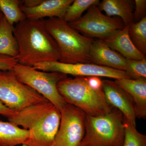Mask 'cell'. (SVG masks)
<instances>
[{"label": "cell", "instance_id": "cell-1", "mask_svg": "<svg viewBox=\"0 0 146 146\" xmlns=\"http://www.w3.org/2000/svg\"><path fill=\"white\" fill-rule=\"evenodd\" d=\"M13 35L18 45L19 64L33 67L39 63L59 60L58 46L43 19H26L16 24Z\"/></svg>", "mask_w": 146, "mask_h": 146}, {"label": "cell", "instance_id": "cell-2", "mask_svg": "<svg viewBox=\"0 0 146 146\" xmlns=\"http://www.w3.org/2000/svg\"><path fill=\"white\" fill-rule=\"evenodd\" d=\"M60 111L50 102L31 106L8 120L29 131L28 146H51L59 129Z\"/></svg>", "mask_w": 146, "mask_h": 146}, {"label": "cell", "instance_id": "cell-3", "mask_svg": "<svg viewBox=\"0 0 146 146\" xmlns=\"http://www.w3.org/2000/svg\"><path fill=\"white\" fill-rule=\"evenodd\" d=\"M44 21L59 49L58 61L68 64L91 63L90 51L94 39L80 34L63 19L49 18Z\"/></svg>", "mask_w": 146, "mask_h": 146}, {"label": "cell", "instance_id": "cell-4", "mask_svg": "<svg viewBox=\"0 0 146 146\" xmlns=\"http://www.w3.org/2000/svg\"><path fill=\"white\" fill-rule=\"evenodd\" d=\"M57 88L67 103L78 108L86 115H104L114 108L108 103L103 89H94L89 85L87 77H67L58 83Z\"/></svg>", "mask_w": 146, "mask_h": 146}, {"label": "cell", "instance_id": "cell-5", "mask_svg": "<svg viewBox=\"0 0 146 146\" xmlns=\"http://www.w3.org/2000/svg\"><path fill=\"white\" fill-rule=\"evenodd\" d=\"M123 118L122 113L115 108L104 115H86L85 135L78 146H123Z\"/></svg>", "mask_w": 146, "mask_h": 146}, {"label": "cell", "instance_id": "cell-6", "mask_svg": "<svg viewBox=\"0 0 146 146\" xmlns=\"http://www.w3.org/2000/svg\"><path fill=\"white\" fill-rule=\"evenodd\" d=\"M18 79L30 86L54 105L60 111L67 103L60 96L57 84L68 77V75L58 72H41L33 67L17 63L12 70Z\"/></svg>", "mask_w": 146, "mask_h": 146}, {"label": "cell", "instance_id": "cell-7", "mask_svg": "<svg viewBox=\"0 0 146 146\" xmlns=\"http://www.w3.org/2000/svg\"><path fill=\"white\" fill-rule=\"evenodd\" d=\"M0 102L17 113L31 106L49 101L20 81L11 70H0Z\"/></svg>", "mask_w": 146, "mask_h": 146}, {"label": "cell", "instance_id": "cell-8", "mask_svg": "<svg viewBox=\"0 0 146 146\" xmlns=\"http://www.w3.org/2000/svg\"><path fill=\"white\" fill-rule=\"evenodd\" d=\"M98 5L91 6L84 16L69 24L84 36L104 41L122 29L125 26L121 18H111L103 14Z\"/></svg>", "mask_w": 146, "mask_h": 146}, {"label": "cell", "instance_id": "cell-9", "mask_svg": "<svg viewBox=\"0 0 146 146\" xmlns=\"http://www.w3.org/2000/svg\"><path fill=\"white\" fill-rule=\"evenodd\" d=\"M60 113V126L52 146H78L85 135L86 114L68 103Z\"/></svg>", "mask_w": 146, "mask_h": 146}, {"label": "cell", "instance_id": "cell-10", "mask_svg": "<svg viewBox=\"0 0 146 146\" xmlns=\"http://www.w3.org/2000/svg\"><path fill=\"white\" fill-rule=\"evenodd\" d=\"M33 67L42 72H58L75 77H104L115 80L129 78L124 71L93 63L68 64L55 61L38 63Z\"/></svg>", "mask_w": 146, "mask_h": 146}, {"label": "cell", "instance_id": "cell-11", "mask_svg": "<svg viewBox=\"0 0 146 146\" xmlns=\"http://www.w3.org/2000/svg\"><path fill=\"white\" fill-rule=\"evenodd\" d=\"M103 90L110 105L119 110L124 117L136 126L134 105L129 94L114 81L110 80H103Z\"/></svg>", "mask_w": 146, "mask_h": 146}, {"label": "cell", "instance_id": "cell-12", "mask_svg": "<svg viewBox=\"0 0 146 146\" xmlns=\"http://www.w3.org/2000/svg\"><path fill=\"white\" fill-rule=\"evenodd\" d=\"M90 54L91 63L125 72L126 58L110 48L104 40H94Z\"/></svg>", "mask_w": 146, "mask_h": 146}, {"label": "cell", "instance_id": "cell-13", "mask_svg": "<svg viewBox=\"0 0 146 146\" xmlns=\"http://www.w3.org/2000/svg\"><path fill=\"white\" fill-rule=\"evenodd\" d=\"M114 82L129 94L134 105L136 118L146 117V78L115 80Z\"/></svg>", "mask_w": 146, "mask_h": 146}, {"label": "cell", "instance_id": "cell-14", "mask_svg": "<svg viewBox=\"0 0 146 146\" xmlns=\"http://www.w3.org/2000/svg\"><path fill=\"white\" fill-rule=\"evenodd\" d=\"M73 1V0H44L35 7L28 8L21 5V8L29 20H41L45 17L63 19L68 7Z\"/></svg>", "mask_w": 146, "mask_h": 146}, {"label": "cell", "instance_id": "cell-15", "mask_svg": "<svg viewBox=\"0 0 146 146\" xmlns=\"http://www.w3.org/2000/svg\"><path fill=\"white\" fill-rule=\"evenodd\" d=\"M129 26L116 32L104 42L110 48L127 59L140 60L146 58L145 55L138 50L131 41L129 34Z\"/></svg>", "mask_w": 146, "mask_h": 146}, {"label": "cell", "instance_id": "cell-16", "mask_svg": "<svg viewBox=\"0 0 146 146\" xmlns=\"http://www.w3.org/2000/svg\"><path fill=\"white\" fill-rule=\"evenodd\" d=\"M98 6L100 11H103L108 16H119L125 27L133 23L134 1L131 0H103Z\"/></svg>", "mask_w": 146, "mask_h": 146}, {"label": "cell", "instance_id": "cell-17", "mask_svg": "<svg viewBox=\"0 0 146 146\" xmlns=\"http://www.w3.org/2000/svg\"><path fill=\"white\" fill-rule=\"evenodd\" d=\"M30 132L10 122L0 121V146H15L25 144Z\"/></svg>", "mask_w": 146, "mask_h": 146}, {"label": "cell", "instance_id": "cell-18", "mask_svg": "<svg viewBox=\"0 0 146 146\" xmlns=\"http://www.w3.org/2000/svg\"><path fill=\"white\" fill-rule=\"evenodd\" d=\"M14 26L3 16L0 19V54L17 58L18 47L13 35Z\"/></svg>", "mask_w": 146, "mask_h": 146}, {"label": "cell", "instance_id": "cell-19", "mask_svg": "<svg viewBox=\"0 0 146 146\" xmlns=\"http://www.w3.org/2000/svg\"><path fill=\"white\" fill-rule=\"evenodd\" d=\"M22 3L23 1L19 0H0V10L11 26L27 19L21 8Z\"/></svg>", "mask_w": 146, "mask_h": 146}, {"label": "cell", "instance_id": "cell-20", "mask_svg": "<svg viewBox=\"0 0 146 146\" xmlns=\"http://www.w3.org/2000/svg\"><path fill=\"white\" fill-rule=\"evenodd\" d=\"M129 34L131 41L138 50L146 54V17L137 23L131 24Z\"/></svg>", "mask_w": 146, "mask_h": 146}, {"label": "cell", "instance_id": "cell-21", "mask_svg": "<svg viewBox=\"0 0 146 146\" xmlns=\"http://www.w3.org/2000/svg\"><path fill=\"white\" fill-rule=\"evenodd\" d=\"M99 0H75L68 7L64 19L68 23H71L81 18L82 13L94 5H98Z\"/></svg>", "mask_w": 146, "mask_h": 146}, {"label": "cell", "instance_id": "cell-22", "mask_svg": "<svg viewBox=\"0 0 146 146\" xmlns=\"http://www.w3.org/2000/svg\"><path fill=\"white\" fill-rule=\"evenodd\" d=\"M125 136L123 146H146V136L136 129V126L123 118Z\"/></svg>", "mask_w": 146, "mask_h": 146}, {"label": "cell", "instance_id": "cell-23", "mask_svg": "<svg viewBox=\"0 0 146 146\" xmlns=\"http://www.w3.org/2000/svg\"><path fill=\"white\" fill-rule=\"evenodd\" d=\"M125 72L131 79L146 78V58L140 60L126 58Z\"/></svg>", "mask_w": 146, "mask_h": 146}, {"label": "cell", "instance_id": "cell-24", "mask_svg": "<svg viewBox=\"0 0 146 146\" xmlns=\"http://www.w3.org/2000/svg\"><path fill=\"white\" fill-rule=\"evenodd\" d=\"M133 12V23H137L146 17V0H135Z\"/></svg>", "mask_w": 146, "mask_h": 146}, {"label": "cell", "instance_id": "cell-25", "mask_svg": "<svg viewBox=\"0 0 146 146\" xmlns=\"http://www.w3.org/2000/svg\"><path fill=\"white\" fill-rule=\"evenodd\" d=\"M18 63V59L16 58L0 54V70H11Z\"/></svg>", "mask_w": 146, "mask_h": 146}, {"label": "cell", "instance_id": "cell-26", "mask_svg": "<svg viewBox=\"0 0 146 146\" xmlns=\"http://www.w3.org/2000/svg\"><path fill=\"white\" fill-rule=\"evenodd\" d=\"M87 80L89 85L94 89H103V80L99 77H87Z\"/></svg>", "mask_w": 146, "mask_h": 146}, {"label": "cell", "instance_id": "cell-27", "mask_svg": "<svg viewBox=\"0 0 146 146\" xmlns=\"http://www.w3.org/2000/svg\"><path fill=\"white\" fill-rule=\"evenodd\" d=\"M16 114V112L7 107L0 102V115L9 119L13 117Z\"/></svg>", "mask_w": 146, "mask_h": 146}, {"label": "cell", "instance_id": "cell-28", "mask_svg": "<svg viewBox=\"0 0 146 146\" xmlns=\"http://www.w3.org/2000/svg\"><path fill=\"white\" fill-rule=\"evenodd\" d=\"M44 0H25L23 1L22 5L25 7L32 8L41 4Z\"/></svg>", "mask_w": 146, "mask_h": 146}, {"label": "cell", "instance_id": "cell-29", "mask_svg": "<svg viewBox=\"0 0 146 146\" xmlns=\"http://www.w3.org/2000/svg\"><path fill=\"white\" fill-rule=\"evenodd\" d=\"M3 16V13H2L1 11L0 10V19H1V18Z\"/></svg>", "mask_w": 146, "mask_h": 146}, {"label": "cell", "instance_id": "cell-30", "mask_svg": "<svg viewBox=\"0 0 146 146\" xmlns=\"http://www.w3.org/2000/svg\"><path fill=\"white\" fill-rule=\"evenodd\" d=\"M21 146H28L27 145H26V144H23V145H22ZM51 146H53L52 145Z\"/></svg>", "mask_w": 146, "mask_h": 146}]
</instances>
